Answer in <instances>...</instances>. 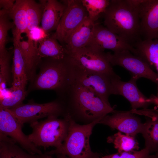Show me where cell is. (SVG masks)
Instances as JSON below:
<instances>
[{"label": "cell", "instance_id": "5", "mask_svg": "<svg viewBox=\"0 0 158 158\" xmlns=\"http://www.w3.org/2000/svg\"><path fill=\"white\" fill-rule=\"evenodd\" d=\"M69 125L68 114L62 118L49 117L30 123L32 132L28 136L37 147H42L45 149L49 147L57 148L62 145L67 136Z\"/></svg>", "mask_w": 158, "mask_h": 158}, {"label": "cell", "instance_id": "21", "mask_svg": "<svg viewBox=\"0 0 158 158\" xmlns=\"http://www.w3.org/2000/svg\"><path fill=\"white\" fill-rule=\"evenodd\" d=\"M38 43L37 50L41 59L63 60L66 58L68 54L66 49L51 36L40 40Z\"/></svg>", "mask_w": 158, "mask_h": 158}, {"label": "cell", "instance_id": "27", "mask_svg": "<svg viewBox=\"0 0 158 158\" xmlns=\"http://www.w3.org/2000/svg\"><path fill=\"white\" fill-rule=\"evenodd\" d=\"M88 14V18L95 22L105 12L110 2L109 0H81Z\"/></svg>", "mask_w": 158, "mask_h": 158}, {"label": "cell", "instance_id": "7", "mask_svg": "<svg viewBox=\"0 0 158 158\" xmlns=\"http://www.w3.org/2000/svg\"><path fill=\"white\" fill-rule=\"evenodd\" d=\"M104 51L86 46L68 54L67 60L73 68L118 77Z\"/></svg>", "mask_w": 158, "mask_h": 158}, {"label": "cell", "instance_id": "18", "mask_svg": "<svg viewBox=\"0 0 158 158\" xmlns=\"http://www.w3.org/2000/svg\"><path fill=\"white\" fill-rule=\"evenodd\" d=\"M28 38L26 41H20L18 44L25 62L28 81L30 82L37 74L42 59L39 55L37 44L30 38Z\"/></svg>", "mask_w": 158, "mask_h": 158}, {"label": "cell", "instance_id": "11", "mask_svg": "<svg viewBox=\"0 0 158 158\" xmlns=\"http://www.w3.org/2000/svg\"><path fill=\"white\" fill-rule=\"evenodd\" d=\"M138 79L132 76L129 80L124 82L119 77H114L111 80L113 94L121 95L130 103L132 110L139 108L147 109L153 104L158 107V98L152 95L150 98L145 96L139 90L136 85Z\"/></svg>", "mask_w": 158, "mask_h": 158}, {"label": "cell", "instance_id": "24", "mask_svg": "<svg viewBox=\"0 0 158 158\" xmlns=\"http://www.w3.org/2000/svg\"><path fill=\"white\" fill-rule=\"evenodd\" d=\"M150 118L144 123L141 133L145 140V148L151 153L158 151V115Z\"/></svg>", "mask_w": 158, "mask_h": 158}, {"label": "cell", "instance_id": "20", "mask_svg": "<svg viewBox=\"0 0 158 158\" xmlns=\"http://www.w3.org/2000/svg\"><path fill=\"white\" fill-rule=\"evenodd\" d=\"M13 55L11 69L12 81L11 88L12 91L18 88H25L28 81L25 62L18 43L13 40Z\"/></svg>", "mask_w": 158, "mask_h": 158}, {"label": "cell", "instance_id": "22", "mask_svg": "<svg viewBox=\"0 0 158 158\" xmlns=\"http://www.w3.org/2000/svg\"><path fill=\"white\" fill-rule=\"evenodd\" d=\"M16 143L11 138L0 133V158H43L45 155L31 154Z\"/></svg>", "mask_w": 158, "mask_h": 158}, {"label": "cell", "instance_id": "28", "mask_svg": "<svg viewBox=\"0 0 158 158\" xmlns=\"http://www.w3.org/2000/svg\"><path fill=\"white\" fill-rule=\"evenodd\" d=\"M8 12L2 9L0 11V54L8 51L6 48L8 32L14 27Z\"/></svg>", "mask_w": 158, "mask_h": 158}, {"label": "cell", "instance_id": "31", "mask_svg": "<svg viewBox=\"0 0 158 158\" xmlns=\"http://www.w3.org/2000/svg\"><path fill=\"white\" fill-rule=\"evenodd\" d=\"M149 150L145 148L140 150L130 152H123L95 158H146L150 154Z\"/></svg>", "mask_w": 158, "mask_h": 158}, {"label": "cell", "instance_id": "34", "mask_svg": "<svg viewBox=\"0 0 158 158\" xmlns=\"http://www.w3.org/2000/svg\"><path fill=\"white\" fill-rule=\"evenodd\" d=\"M146 158H158V151L156 152L154 154L152 155L150 154Z\"/></svg>", "mask_w": 158, "mask_h": 158}, {"label": "cell", "instance_id": "14", "mask_svg": "<svg viewBox=\"0 0 158 158\" xmlns=\"http://www.w3.org/2000/svg\"><path fill=\"white\" fill-rule=\"evenodd\" d=\"M111 115H107L102 118L98 124L107 126L126 134L135 136L141 133L144 123L139 118L130 111H116Z\"/></svg>", "mask_w": 158, "mask_h": 158}, {"label": "cell", "instance_id": "30", "mask_svg": "<svg viewBox=\"0 0 158 158\" xmlns=\"http://www.w3.org/2000/svg\"><path fill=\"white\" fill-rule=\"evenodd\" d=\"M10 53L8 51L0 54V87L3 89V86L9 83L11 78Z\"/></svg>", "mask_w": 158, "mask_h": 158}, {"label": "cell", "instance_id": "12", "mask_svg": "<svg viewBox=\"0 0 158 158\" xmlns=\"http://www.w3.org/2000/svg\"><path fill=\"white\" fill-rule=\"evenodd\" d=\"M23 125L7 109L0 107V133L12 138L23 150L33 155L44 154L23 133Z\"/></svg>", "mask_w": 158, "mask_h": 158}, {"label": "cell", "instance_id": "15", "mask_svg": "<svg viewBox=\"0 0 158 158\" xmlns=\"http://www.w3.org/2000/svg\"><path fill=\"white\" fill-rule=\"evenodd\" d=\"M139 14L142 40H158V0H142Z\"/></svg>", "mask_w": 158, "mask_h": 158}, {"label": "cell", "instance_id": "9", "mask_svg": "<svg viewBox=\"0 0 158 158\" xmlns=\"http://www.w3.org/2000/svg\"><path fill=\"white\" fill-rule=\"evenodd\" d=\"M109 60L112 66H119L128 70L138 79H148L158 85V75L146 61L128 50L107 53Z\"/></svg>", "mask_w": 158, "mask_h": 158}, {"label": "cell", "instance_id": "25", "mask_svg": "<svg viewBox=\"0 0 158 158\" xmlns=\"http://www.w3.org/2000/svg\"><path fill=\"white\" fill-rule=\"evenodd\" d=\"M107 142L112 143L118 152L137 150L139 148L138 142L135 136L124 135L119 131L108 137Z\"/></svg>", "mask_w": 158, "mask_h": 158}, {"label": "cell", "instance_id": "4", "mask_svg": "<svg viewBox=\"0 0 158 158\" xmlns=\"http://www.w3.org/2000/svg\"><path fill=\"white\" fill-rule=\"evenodd\" d=\"M69 116V125L67 136L59 147L46 152L52 155L62 154L69 158H95L99 156L91 150L89 139L94 126L99 120L80 125Z\"/></svg>", "mask_w": 158, "mask_h": 158}, {"label": "cell", "instance_id": "6", "mask_svg": "<svg viewBox=\"0 0 158 158\" xmlns=\"http://www.w3.org/2000/svg\"><path fill=\"white\" fill-rule=\"evenodd\" d=\"M8 109L23 125L25 123L30 124L45 117H64L67 115L64 102L59 97L51 102L42 104L30 101L27 104L23 103Z\"/></svg>", "mask_w": 158, "mask_h": 158}, {"label": "cell", "instance_id": "36", "mask_svg": "<svg viewBox=\"0 0 158 158\" xmlns=\"http://www.w3.org/2000/svg\"><path fill=\"white\" fill-rule=\"evenodd\" d=\"M45 154V155L43 158H52L51 155Z\"/></svg>", "mask_w": 158, "mask_h": 158}, {"label": "cell", "instance_id": "29", "mask_svg": "<svg viewBox=\"0 0 158 158\" xmlns=\"http://www.w3.org/2000/svg\"><path fill=\"white\" fill-rule=\"evenodd\" d=\"M27 94L25 88L13 90L10 97L0 99V107L10 109L22 104Z\"/></svg>", "mask_w": 158, "mask_h": 158}, {"label": "cell", "instance_id": "17", "mask_svg": "<svg viewBox=\"0 0 158 158\" xmlns=\"http://www.w3.org/2000/svg\"><path fill=\"white\" fill-rule=\"evenodd\" d=\"M43 5L41 28L48 34L56 30L63 14L65 5L62 0H40Z\"/></svg>", "mask_w": 158, "mask_h": 158}, {"label": "cell", "instance_id": "33", "mask_svg": "<svg viewBox=\"0 0 158 158\" xmlns=\"http://www.w3.org/2000/svg\"><path fill=\"white\" fill-rule=\"evenodd\" d=\"M15 0H0V7L1 9L10 12L15 2Z\"/></svg>", "mask_w": 158, "mask_h": 158}, {"label": "cell", "instance_id": "35", "mask_svg": "<svg viewBox=\"0 0 158 158\" xmlns=\"http://www.w3.org/2000/svg\"><path fill=\"white\" fill-rule=\"evenodd\" d=\"M57 155V158H69L67 156L61 154H56Z\"/></svg>", "mask_w": 158, "mask_h": 158}, {"label": "cell", "instance_id": "16", "mask_svg": "<svg viewBox=\"0 0 158 158\" xmlns=\"http://www.w3.org/2000/svg\"><path fill=\"white\" fill-rule=\"evenodd\" d=\"M95 24L88 17L69 35L63 45L68 54L87 45Z\"/></svg>", "mask_w": 158, "mask_h": 158}, {"label": "cell", "instance_id": "26", "mask_svg": "<svg viewBox=\"0 0 158 158\" xmlns=\"http://www.w3.org/2000/svg\"><path fill=\"white\" fill-rule=\"evenodd\" d=\"M44 6L39 3L32 0H27L26 8L27 28L28 35L30 30L39 25L42 18Z\"/></svg>", "mask_w": 158, "mask_h": 158}, {"label": "cell", "instance_id": "13", "mask_svg": "<svg viewBox=\"0 0 158 158\" xmlns=\"http://www.w3.org/2000/svg\"><path fill=\"white\" fill-rule=\"evenodd\" d=\"M86 46L102 51L109 49L114 52L128 50L137 56L136 50L131 45L99 23H95L91 38Z\"/></svg>", "mask_w": 158, "mask_h": 158}, {"label": "cell", "instance_id": "23", "mask_svg": "<svg viewBox=\"0 0 158 158\" xmlns=\"http://www.w3.org/2000/svg\"><path fill=\"white\" fill-rule=\"evenodd\" d=\"M133 46L136 50L137 56L157 71L158 75V40H142ZM158 97V91L157 96Z\"/></svg>", "mask_w": 158, "mask_h": 158}, {"label": "cell", "instance_id": "1", "mask_svg": "<svg viewBox=\"0 0 158 158\" xmlns=\"http://www.w3.org/2000/svg\"><path fill=\"white\" fill-rule=\"evenodd\" d=\"M58 97L65 103L67 114L75 121H79L85 124L100 121L115 111L110 104L74 81Z\"/></svg>", "mask_w": 158, "mask_h": 158}, {"label": "cell", "instance_id": "32", "mask_svg": "<svg viewBox=\"0 0 158 158\" xmlns=\"http://www.w3.org/2000/svg\"><path fill=\"white\" fill-rule=\"evenodd\" d=\"M28 38H29L32 40L35 44L37 42H39L40 40L48 37V34L42 28L39 27L36 28L29 31Z\"/></svg>", "mask_w": 158, "mask_h": 158}, {"label": "cell", "instance_id": "8", "mask_svg": "<svg viewBox=\"0 0 158 158\" xmlns=\"http://www.w3.org/2000/svg\"><path fill=\"white\" fill-rule=\"evenodd\" d=\"M65 8L58 27L51 36L63 46L69 35L88 18L81 0H62Z\"/></svg>", "mask_w": 158, "mask_h": 158}, {"label": "cell", "instance_id": "10", "mask_svg": "<svg viewBox=\"0 0 158 158\" xmlns=\"http://www.w3.org/2000/svg\"><path fill=\"white\" fill-rule=\"evenodd\" d=\"M73 68L74 82L90 90L106 103L110 104L109 98L110 95L113 94L111 80L112 78L116 77L104 73Z\"/></svg>", "mask_w": 158, "mask_h": 158}, {"label": "cell", "instance_id": "3", "mask_svg": "<svg viewBox=\"0 0 158 158\" xmlns=\"http://www.w3.org/2000/svg\"><path fill=\"white\" fill-rule=\"evenodd\" d=\"M39 67V72L30 82L28 93L36 90H51L59 96L73 82V69L66 58L63 60L43 58Z\"/></svg>", "mask_w": 158, "mask_h": 158}, {"label": "cell", "instance_id": "19", "mask_svg": "<svg viewBox=\"0 0 158 158\" xmlns=\"http://www.w3.org/2000/svg\"><path fill=\"white\" fill-rule=\"evenodd\" d=\"M27 0H16L14 5L9 13L13 20L14 27L12 30L13 40L19 42L22 39L21 34H28L26 8Z\"/></svg>", "mask_w": 158, "mask_h": 158}, {"label": "cell", "instance_id": "2", "mask_svg": "<svg viewBox=\"0 0 158 158\" xmlns=\"http://www.w3.org/2000/svg\"><path fill=\"white\" fill-rule=\"evenodd\" d=\"M140 0H111L103 13L105 27L133 45L141 40Z\"/></svg>", "mask_w": 158, "mask_h": 158}]
</instances>
